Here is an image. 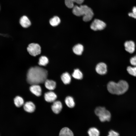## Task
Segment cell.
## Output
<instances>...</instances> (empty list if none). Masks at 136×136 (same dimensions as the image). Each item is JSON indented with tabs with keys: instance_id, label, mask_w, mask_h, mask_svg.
I'll use <instances>...</instances> for the list:
<instances>
[{
	"instance_id": "obj_1",
	"label": "cell",
	"mask_w": 136,
	"mask_h": 136,
	"mask_svg": "<svg viewBox=\"0 0 136 136\" xmlns=\"http://www.w3.org/2000/svg\"><path fill=\"white\" fill-rule=\"evenodd\" d=\"M48 72L46 69L40 67H31L27 74V81L30 84H38L44 83L47 79Z\"/></svg>"
},
{
	"instance_id": "obj_2",
	"label": "cell",
	"mask_w": 136,
	"mask_h": 136,
	"mask_svg": "<svg viewBox=\"0 0 136 136\" xmlns=\"http://www.w3.org/2000/svg\"><path fill=\"white\" fill-rule=\"evenodd\" d=\"M128 85L127 82L121 80L116 83L113 81L110 82L107 85L108 91L110 93L117 95H121L125 93L128 90Z\"/></svg>"
},
{
	"instance_id": "obj_3",
	"label": "cell",
	"mask_w": 136,
	"mask_h": 136,
	"mask_svg": "<svg viewBox=\"0 0 136 136\" xmlns=\"http://www.w3.org/2000/svg\"><path fill=\"white\" fill-rule=\"evenodd\" d=\"M72 12L77 16H83V20L85 22L90 20L94 15L92 9L86 5H81L80 6H74L73 8Z\"/></svg>"
},
{
	"instance_id": "obj_4",
	"label": "cell",
	"mask_w": 136,
	"mask_h": 136,
	"mask_svg": "<svg viewBox=\"0 0 136 136\" xmlns=\"http://www.w3.org/2000/svg\"><path fill=\"white\" fill-rule=\"evenodd\" d=\"M94 112L101 121L104 122L110 121L111 118L110 113L104 107H97L95 109Z\"/></svg>"
},
{
	"instance_id": "obj_5",
	"label": "cell",
	"mask_w": 136,
	"mask_h": 136,
	"mask_svg": "<svg viewBox=\"0 0 136 136\" xmlns=\"http://www.w3.org/2000/svg\"><path fill=\"white\" fill-rule=\"evenodd\" d=\"M41 47L39 44L32 43L28 45L27 50L30 55L33 56H36L41 53Z\"/></svg>"
},
{
	"instance_id": "obj_6",
	"label": "cell",
	"mask_w": 136,
	"mask_h": 136,
	"mask_svg": "<svg viewBox=\"0 0 136 136\" xmlns=\"http://www.w3.org/2000/svg\"><path fill=\"white\" fill-rule=\"evenodd\" d=\"M106 26V24L103 21L97 19H94L91 23V28L94 31L101 30Z\"/></svg>"
},
{
	"instance_id": "obj_7",
	"label": "cell",
	"mask_w": 136,
	"mask_h": 136,
	"mask_svg": "<svg viewBox=\"0 0 136 136\" xmlns=\"http://www.w3.org/2000/svg\"><path fill=\"white\" fill-rule=\"evenodd\" d=\"M95 70L96 72L99 74H105L107 72V65L103 62L99 63L96 65Z\"/></svg>"
},
{
	"instance_id": "obj_8",
	"label": "cell",
	"mask_w": 136,
	"mask_h": 136,
	"mask_svg": "<svg viewBox=\"0 0 136 136\" xmlns=\"http://www.w3.org/2000/svg\"><path fill=\"white\" fill-rule=\"evenodd\" d=\"M125 49L130 53H133L135 50V45L134 43L132 41H127L124 43Z\"/></svg>"
},
{
	"instance_id": "obj_9",
	"label": "cell",
	"mask_w": 136,
	"mask_h": 136,
	"mask_svg": "<svg viewBox=\"0 0 136 136\" xmlns=\"http://www.w3.org/2000/svg\"><path fill=\"white\" fill-rule=\"evenodd\" d=\"M44 98L47 102L51 103L55 101L57 98L56 94L53 92L50 91L45 93Z\"/></svg>"
},
{
	"instance_id": "obj_10",
	"label": "cell",
	"mask_w": 136,
	"mask_h": 136,
	"mask_svg": "<svg viewBox=\"0 0 136 136\" xmlns=\"http://www.w3.org/2000/svg\"><path fill=\"white\" fill-rule=\"evenodd\" d=\"M61 103L59 101H55L53 102L51 106V109L55 113L58 114L61 111L62 108Z\"/></svg>"
},
{
	"instance_id": "obj_11",
	"label": "cell",
	"mask_w": 136,
	"mask_h": 136,
	"mask_svg": "<svg viewBox=\"0 0 136 136\" xmlns=\"http://www.w3.org/2000/svg\"><path fill=\"white\" fill-rule=\"evenodd\" d=\"M30 91L34 95L37 96L41 95L42 93V89L38 84L31 85L29 88Z\"/></svg>"
},
{
	"instance_id": "obj_12",
	"label": "cell",
	"mask_w": 136,
	"mask_h": 136,
	"mask_svg": "<svg viewBox=\"0 0 136 136\" xmlns=\"http://www.w3.org/2000/svg\"><path fill=\"white\" fill-rule=\"evenodd\" d=\"M23 108L26 111L31 113L35 111V106L34 104L32 102L28 101L24 104Z\"/></svg>"
},
{
	"instance_id": "obj_13",
	"label": "cell",
	"mask_w": 136,
	"mask_h": 136,
	"mask_svg": "<svg viewBox=\"0 0 136 136\" xmlns=\"http://www.w3.org/2000/svg\"><path fill=\"white\" fill-rule=\"evenodd\" d=\"M19 22L23 27L25 28L29 27L31 24L30 21L28 18L25 16H23L20 18Z\"/></svg>"
},
{
	"instance_id": "obj_14",
	"label": "cell",
	"mask_w": 136,
	"mask_h": 136,
	"mask_svg": "<svg viewBox=\"0 0 136 136\" xmlns=\"http://www.w3.org/2000/svg\"><path fill=\"white\" fill-rule=\"evenodd\" d=\"M44 83L45 87L49 90H53L56 88V83L53 80L47 79Z\"/></svg>"
},
{
	"instance_id": "obj_15",
	"label": "cell",
	"mask_w": 136,
	"mask_h": 136,
	"mask_svg": "<svg viewBox=\"0 0 136 136\" xmlns=\"http://www.w3.org/2000/svg\"><path fill=\"white\" fill-rule=\"evenodd\" d=\"M59 136H74L72 131L69 128L64 127L60 130Z\"/></svg>"
},
{
	"instance_id": "obj_16",
	"label": "cell",
	"mask_w": 136,
	"mask_h": 136,
	"mask_svg": "<svg viewBox=\"0 0 136 136\" xmlns=\"http://www.w3.org/2000/svg\"><path fill=\"white\" fill-rule=\"evenodd\" d=\"M83 50V46L80 44H78L76 45L73 48V51L74 53L78 55H81Z\"/></svg>"
},
{
	"instance_id": "obj_17",
	"label": "cell",
	"mask_w": 136,
	"mask_h": 136,
	"mask_svg": "<svg viewBox=\"0 0 136 136\" xmlns=\"http://www.w3.org/2000/svg\"><path fill=\"white\" fill-rule=\"evenodd\" d=\"M84 0H65V3L66 6L68 8H73L74 6V3L80 4H82Z\"/></svg>"
},
{
	"instance_id": "obj_18",
	"label": "cell",
	"mask_w": 136,
	"mask_h": 136,
	"mask_svg": "<svg viewBox=\"0 0 136 136\" xmlns=\"http://www.w3.org/2000/svg\"><path fill=\"white\" fill-rule=\"evenodd\" d=\"M61 78L63 83L65 85L70 84L71 81V77L67 72L63 73L61 75Z\"/></svg>"
},
{
	"instance_id": "obj_19",
	"label": "cell",
	"mask_w": 136,
	"mask_h": 136,
	"mask_svg": "<svg viewBox=\"0 0 136 136\" xmlns=\"http://www.w3.org/2000/svg\"><path fill=\"white\" fill-rule=\"evenodd\" d=\"M65 101L67 106L70 108H73L75 105L74 99L71 96L66 97L65 99Z\"/></svg>"
},
{
	"instance_id": "obj_20",
	"label": "cell",
	"mask_w": 136,
	"mask_h": 136,
	"mask_svg": "<svg viewBox=\"0 0 136 136\" xmlns=\"http://www.w3.org/2000/svg\"><path fill=\"white\" fill-rule=\"evenodd\" d=\"M14 103L16 106L18 107H20L24 104L23 99L19 96H17L14 98Z\"/></svg>"
},
{
	"instance_id": "obj_21",
	"label": "cell",
	"mask_w": 136,
	"mask_h": 136,
	"mask_svg": "<svg viewBox=\"0 0 136 136\" xmlns=\"http://www.w3.org/2000/svg\"><path fill=\"white\" fill-rule=\"evenodd\" d=\"M72 76L75 79L81 80L83 78V74L79 69H76L74 70Z\"/></svg>"
},
{
	"instance_id": "obj_22",
	"label": "cell",
	"mask_w": 136,
	"mask_h": 136,
	"mask_svg": "<svg viewBox=\"0 0 136 136\" xmlns=\"http://www.w3.org/2000/svg\"><path fill=\"white\" fill-rule=\"evenodd\" d=\"M88 133L89 136H99L100 132L95 127H91L89 129Z\"/></svg>"
},
{
	"instance_id": "obj_23",
	"label": "cell",
	"mask_w": 136,
	"mask_h": 136,
	"mask_svg": "<svg viewBox=\"0 0 136 136\" xmlns=\"http://www.w3.org/2000/svg\"><path fill=\"white\" fill-rule=\"evenodd\" d=\"M60 20L57 16H55L51 18L49 20L50 24L53 26H57L60 23Z\"/></svg>"
},
{
	"instance_id": "obj_24",
	"label": "cell",
	"mask_w": 136,
	"mask_h": 136,
	"mask_svg": "<svg viewBox=\"0 0 136 136\" xmlns=\"http://www.w3.org/2000/svg\"><path fill=\"white\" fill-rule=\"evenodd\" d=\"M49 60L48 58L45 56H42L39 58L38 64L41 66H45L48 63Z\"/></svg>"
},
{
	"instance_id": "obj_25",
	"label": "cell",
	"mask_w": 136,
	"mask_h": 136,
	"mask_svg": "<svg viewBox=\"0 0 136 136\" xmlns=\"http://www.w3.org/2000/svg\"><path fill=\"white\" fill-rule=\"evenodd\" d=\"M128 73L130 75L135 77H136V70L134 66H128L127 69Z\"/></svg>"
},
{
	"instance_id": "obj_26",
	"label": "cell",
	"mask_w": 136,
	"mask_h": 136,
	"mask_svg": "<svg viewBox=\"0 0 136 136\" xmlns=\"http://www.w3.org/2000/svg\"><path fill=\"white\" fill-rule=\"evenodd\" d=\"M130 62L132 65L134 66H136V55L130 58Z\"/></svg>"
},
{
	"instance_id": "obj_27",
	"label": "cell",
	"mask_w": 136,
	"mask_h": 136,
	"mask_svg": "<svg viewBox=\"0 0 136 136\" xmlns=\"http://www.w3.org/2000/svg\"><path fill=\"white\" fill-rule=\"evenodd\" d=\"M108 136H119V134L114 130H111L109 132V135Z\"/></svg>"
},
{
	"instance_id": "obj_28",
	"label": "cell",
	"mask_w": 136,
	"mask_h": 136,
	"mask_svg": "<svg viewBox=\"0 0 136 136\" xmlns=\"http://www.w3.org/2000/svg\"><path fill=\"white\" fill-rule=\"evenodd\" d=\"M132 13L136 16V7H134L132 9Z\"/></svg>"
},
{
	"instance_id": "obj_29",
	"label": "cell",
	"mask_w": 136,
	"mask_h": 136,
	"mask_svg": "<svg viewBox=\"0 0 136 136\" xmlns=\"http://www.w3.org/2000/svg\"><path fill=\"white\" fill-rule=\"evenodd\" d=\"M128 15L130 17L136 19V16L132 12L129 13L128 14Z\"/></svg>"
}]
</instances>
